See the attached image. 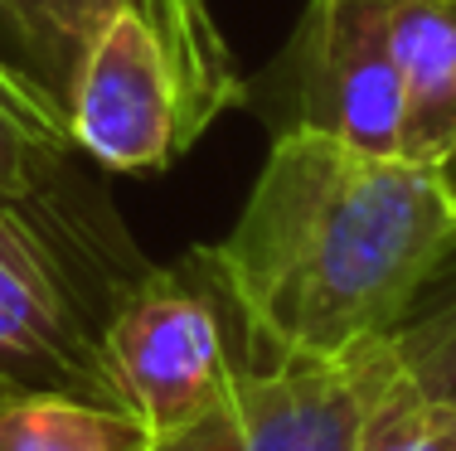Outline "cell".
<instances>
[{
  "mask_svg": "<svg viewBox=\"0 0 456 451\" xmlns=\"http://www.w3.org/2000/svg\"><path fill=\"white\" fill-rule=\"evenodd\" d=\"M204 248L257 359H340L412 320L456 253V195L442 165L297 126Z\"/></svg>",
  "mask_w": 456,
  "mask_h": 451,
  "instance_id": "obj_1",
  "label": "cell"
},
{
  "mask_svg": "<svg viewBox=\"0 0 456 451\" xmlns=\"http://www.w3.org/2000/svg\"><path fill=\"white\" fill-rule=\"evenodd\" d=\"M146 267L88 170L39 195L0 189V389H59L122 407L102 326Z\"/></svg>",
  "mask_w": 456,
  "mask_h": 451,
  "instance_id": "obj_2",
  "label": "cell"
},
{
  "mask_svg": "<svg viewBox=\"0 0 456 451\" xmlns=\"http://www.w3.org/2000/svg\"><path fill=\"white\" fill-rule=\"evenodd\" d=\"M248 107V78L209 0H117L69 98V136L112 175H160Z\"/></svg>",
  "mask_w": 456,
  "mask_h": 451,
  "instance_id": "obj_3",
  "label": "cell"
},
{
  "mask_svg": "<svg viewBox=\"0 0 456 451\" xmlns=\"http://www.w3.org/2000/svg\"><path fill=\"white\" fill-rule=\"evenodd\" d=\"M228 326H243L209 248L151 262L122 292L102 326V354L117 399L151 442L190 427L228 393L243 364L228 350Z\"/></svg>",
  "mask_w": 456,
  "mask_h": 451,
  "instance_id": "obj_4",
  "label": "cell"
},
{
  "mask_svg": "<svg viewBox=\"0 0 456 451\" xmlns=\"http://www.w3.org/2000/svg\"><path fill=\"white\" fill-rule=\"evenodd\" d=\"M248 107L277 132H325L379 156H403V78L384 0H306L277 68L248 83Z\"/></svg>",
  "mask_w": 456,
  "mask_h": 451,
  "instance_id": "obj_5",
  "label": "cell"
},
{
  "mask_svg": "<svg viewBox=\"0 0 456 451\" xmlns=\"http://www.w3.org/2000/svg\"><path fill=\"white\" fill-rule=\"evenodd\" d=\"M394 379V335L340 359H257L209 413L151 451H354Z\"/></svg>",
  "mask_w": 456,
  "mask_h": 451,
  "instance_id": "obj_6",
  "label": "cell"
},
{
  "mask_svg": "<svg viewBox=\"0 0 456 451\" xmlns=\"http://www.w3.org/2000/svg\"><path fill=\"white\" fill-rule=\"evenodd\" d=\"M384 29L403 78V156H456V0H384Z\"/></svg>",
  "mask_w": 456,
  "mask_h": 451,
  "instance_id": "obj_7",
  "label": "cell"
},
{
  "mask_svg": "<svg viewBox=\"0 0 456 451\" xmlns=\"http://www.w3.org/2000/svg\"><path fill=\"white\" fill-rule=\"evenodd\" d=\"M117 0H0V63L69 126V98Z\"/></svg>",
  "mask_w": 456,
  "mask_h": 451,
  "instance_id": "obj_8",
  "label": "cell"
},
{
  "mask_svg": "<svg viewBox=\"0 0 456 451\" xmlns=\"http://www.w3.org/2000/svg\"><path fill=\"white\" fill-rule=\"evenodd\" d=\"M0 451H151L126 407L59 389H0Z\"/></svg>",
  "mask_w": 456,
  "mask_h": 451,
  "instance_id": "obj_9",
  "label": "cell"
},
{
  "mask_svg": "<svg viewBox=\"0 0 456 451\" xmlns=\"http://www.w3.org/2000/svg\"><path fill=\"white\" fill-rule=\"evenodd\" d=\"M73 175H83V156L63 117L0 63V189L39 195Z\"/></svg>",
  "mask_w": 456,
  "mask_h": 451,
  "instance_id": "obj_10",
  "label": "cell"
},
{
  "mask_svg": "<svg viewBox=\"0 0 456 451\" xmlns=\"http://www.w3.org/2000/svg\"><path fill=\"white\" fill-rule=\"evenodd\" d=\"M354 451H456V407L418 393L398 369L394 389L379 399Z\"/></svg>",
  "mask_w": 456,
  "mask_h": 451,
  "instance_id": "obj_11",
  "label": "cell"
},
{
  "mask_svg": "<svg viewBox=\"0 0 456 451\" xmlns=\"http://www.w3.org/2000/svg\"><path fill=\"white\" fill-rule=\"evenodd\" d=\"M394 354L412 389L456 407V296L394 330Z\"/></svg>",
  "mask_w": 456,
  "mask_h": 451,
  "instance_id": "obj_12",
  "label": "cell"
},
{
  "mask_svg": "<svg viewBox=\"0 0 456 451\" xmlns=\"http://www.w3.org/2000/svg\"><path fill=\"white\" fill-rule=\"evenodd\" d=\"M442 175H447V185H452V195H456V156L447 160V165H442Z\"/></svg>",
  "mask_w": 456,
  "mask_h": 451,
  "instance_id": "obj_13",
  "label": "cell"
}]
</instances>
